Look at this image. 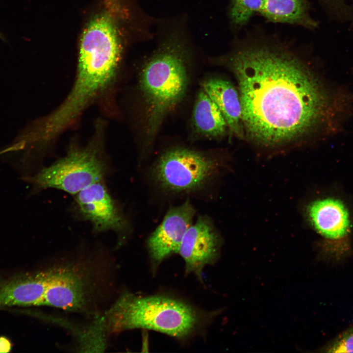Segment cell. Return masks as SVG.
Wrapping results in <instances>:
<instances>
[{
	"label": "cell",
	"mask_w": 353,
	"mask_h": 353,
	"mask_svg": "<svg viewBox=\"0 0 353 353\" xmlns=\"http://www.w3.org/2000/svg\"><path fill=\"white\" fill-rule=\"evenodd\" d=\"M209 60L235 76L245 137L256 145L276 148L299 143L326 118L329 101L322 83L285 41L250 34Z\"/></svg>",
	"instance_id": "1"
},
{
	"label": "cell",
	"mask_w": 353,
	"mask_h": 353,
	"mask_svg": "<svg viewBox=\"0 0 353 353\" xmlns=\"http://www.w3.org/2000/svg\"><path fill=\"white\" fill-rule=\"evenodd\" d=\"M153 40L155 47L144 60L139 82L147 147L152 145L165 118L185 96L197 50L184 13L158 18Z\"/></svg>",
	"instance_id": "2"
},
{
	"label": "cell",
	"mask_w": 353,
	"mask_h": 353,
	"mask_svg": "<svg viewBox=\"0 0 353 353\" xmlns=\"http://www.w3.org/2000/svg\"><path fill=\"white\" fill-rule=\"evenodd\" d=\"M108 335L137 328L182 339L200 327L202 317L195 307L164 295L144 296L127 290L117 295L103 313Z\"/></svg>",
	"instance_id": "3"
},
{
	"label": "cell",
	"mask_w": 353,
	"mask_h": 353,
	"mask_svg": "<svg viewBox=\"0 0 353 353\" xmlns=\"http://www.w3.org/2000/svg\"><path fill=\"white\" fill-rule=\"evenodd\" d=\"M226 165L225 158L215 153L174 147L160 155L151 166L150 175L165 192L193 193L211 184Z\"/></svg>",
	"instance_id": "4"
},
{
	"label": "cell",
	"mask_w": 353,
	"mask_h": 353,
	"mask_svg": "<svg viewBox=\"0 0 353 353\" xmlns=\"http://www.w3.org/2000/svg\"><path fill=\"white\" fill-rule=\"evenodd\" d=\"M110 171L98 150L87 148L71 151L51 165L21 179L31 185L28 196L49 189L74 196L94 183L105 180Z\"/></svg>",
	"instance_id": "5"
},
{
	"label": "cell",
	"mask_w": 353,
	"mask_h": 353,
	"mask_svg": "<svg viewBox=\"0 0 353 353\" xmlns=\"http://www.w3.org/2000/svg\"><path fill=\"white\" fill-rule=\"evenodd\" d=\"M73 196L71 210L76 218L90 223L95 234L114 233L116 249L125 244L130 232V223L105 180L94 183Z\"/></svg>",
	"instance_id": "6"
},
{
	"label": "cell",
	"mask_w": 353,
	"mask_h": 353,
	"mask_svg": "<svg viewBox=\"0 0 353 353\" xmlns=\"http://www.w3.org/2000/svg\"><path fill=\"white\" fill-rule=\"evenodd\" d=\"M306 216L323 239L321 255L335 263L346 258L351 252V221L348 209L339 199H317L306 207Z\"/></svg>",
	"instance_id": "7"
},
{
	"label": "cell",
	"mask_w": 353,
	"mask_h": 353,
	"mask_svg": "<svg viewBox=\"0 0 353 353\" xmlns=\"http://www.w3.org/2000/svg\"><path fill=\"white\" fill-rule=\"evenodd\" d=\"M221 244L212 221L207 216H200L186 232L178 251L185 262L186 273H192L201 280L204 267L217 258Z\"/></svg>",
	"instance_id": "8"
},
{
	"label": "cell",
	"mask_w": 353,
	"mask_h": 353,
	"mask_svg": "<svg viewBox=\"0 0 353 353\" xmlns=\"http://www.w3.org/2000/svg\"><path fill=\"white\" fill-rule=\"evenodd\" d=\"M196 210L189 201L168 209L160 224L147 240V248L154 266L178 253L183 238L193 223Z\"/></svg>",
	"instance_id": "9"
},
{
	"label": "cell",
	"mask_w": 353,
	"mask_h": 353,
	"mask_svg": "<svg viewBox=\"0 0 353 353\" xmlns=\"http://www.w3.org/2000/svg\"><path fill=\"white\" fill-rule=\"evenodd\" d=\"M125 42L121 34L112 27L87 26L80 36L78 62L116 70Z\"/></svg>",
	"instance_id": "10"
},
{
	"label": "cell",
	"mask_w": 353,
	"mask_h": 353,
	"mask_svg": "<svg viewBox=\"0 0 353 353\" xmlns=\"http://www.w3.org/2000/svg\"><path fill=\"white\" fill-rule=\"evenodd\" d=\"M38 315L37 317L59 326L69 332L77 352L101 353L107 347L109 336L103 314L91 318L86 322L53 314Z\"/></svg>",
	"instance_id": "11"
},
{
	"label": "cell",
	"mask_w": 353,
	"mask_h": 353,
	"mask_svg": "<svg viewBox=\"0 0 353 353\" xmlns=\"http://www.w3.org/2000/svg\"><path fill=\"white\" fill-rule=\"evenodd\" d=\"M202 87L219 108L230 133L244 139L240 98L233 84L223 78H211L204 80Z\"/></svg>",
	"instance_id": "12"
},
{
	"label": "cell",
	"mask_w": 353,
	"mask_h": 353,
	"mask_svg": "<svg viewBox=\"0 0 353 353\" xmlns=\"http://www.w3.org/2000/svg\"><path fill=\"white\" fill-rule=\"evenodd\" d=\"M259 13L267 21L314 30L318 23L310 13L307 0H263Z\"/></svg>",
	"instance_id": "13"
},
{
	"label": "cell",
	"mask_w": 353,
	"mask_h": 353,
	"mask_svg": "<svg viewBox=\"0 0 353 353\" xmlns=\"http://www.w3.org/2000/svg\"><path fill=\"white\" fill-rule=\"evenodd\" d=\"M192 119L195 132L201 137L219 139L227 133V126L220 110L202 89L197 96Z\"/></svg>",
	"instance_id": "14"
},
{
	"label": "cell",
	"mask_w": 353,
	"mask_h": 353,
	"mask_svg": "<svg viewBox=\"0 0 353 353\" xmlns=\"http://www.w3.org/2000/svg\"><path fill=\"white\" fill-rule=\"evenodd\" d=\"M36 291L32 271L0 278V309L12 306H35Z\"/></svg>",
	"instance_id": "15"
},
{
	"label": "cell",
	"mask_w": 353,
	"mask_h": 353,
	"mask_svg": "<svg viewBox=\"0 0 353 353\" xmlns=\"http://www.w3.org/2000/svg\"><path fill=\"white\" fill-rule=\"evenodd\" d=\"M262 0H230L227 18L232 30H239L248 24L255 13H259Z\"/></svg>",
	"instance_id": "16"
},
{
	"label": "cell",
	"mask_w": 353,
	"mask_h": 353,
	"mask_svg": "<svg viewBox=\"0 0 353 353\" xmlns=\"http://www.w3.org/2000/svg\"><path fill=\"white\" fill-rule=\"evenodd\" d=\"M322 353H353V327H351L319 349Z\"/></svg>",
	"instance_id": "17"
},
{
	"label": "cell",
	"mask_w": 353,
	"mask_h": 353,
	"mask_svg": "<svg viewBox=\"0 0 353 353\" xmlns=\"http://www.w3.org/2000/svg\"><path fill=\"white\" fill-rule=\"evenodd\" d=\"M329 16L342 21L350 19V8L345 0H318Z\"/></svg>",
	"instance_id": "18"
},
{
	"label": "cell",
	"mask_w": 353,
	"mask_h": 353,
	"mask_svg": "<svg viewBox=\"0 0 353 353\" xmlns=\"http://www.w3.org/2000/svg\"><path fill=\"white\" fill-rule=\"evenodd\" d=\"M13 344L7 337L0 336V353H7L11 351Z\"/></svg>",
	"instance_id": "19"
}]
</instances>
